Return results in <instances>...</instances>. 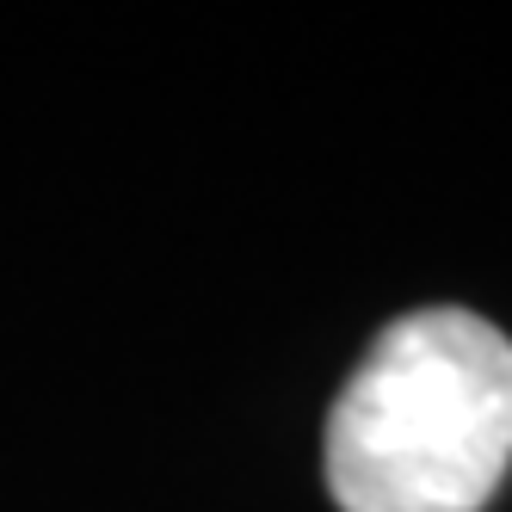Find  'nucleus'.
<instances>
[{
	"instance_id": "nucleus-1",
	"label": "nucleus",
	"mask_w": 512,
	"mask_h": 512,
	"mask_svg": "<svg viewBox=\"0 0 512 512\" xmlns=\"http://www.w3.org/2000/svg\"><path fill=\"white\" fill-rule=\"evenodd\" d=\"M340 512H482L512 469V340L469 309L389 321L327 408Z\"/></svg>"
}]
</instances>
